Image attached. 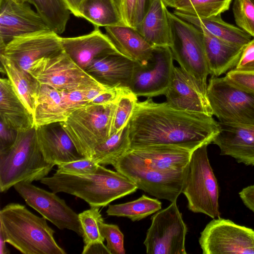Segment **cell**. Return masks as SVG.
<instances>
[{
	"mask_svg": "<svg viewBox=\"0 0 254 254\" xmlns=\"http://www.w3.org/2000/svg\"><path fill=\"white\" fill-rule=\"evenodd\" d=\"M130 146L170 145L193 152L219 131L213 116L176 109L151 98L136 103L128 122Z\"/></svg>",
	"mask_w": 254,
	"mask_h": 254,
	"instance_id": "6da1fadb",
	"label": "cell"
},
{
	"mask_svg": "<svg viewBox=\"0 0 254 254\" xmlns=\"http://www.w3.org/2000/svg\"><path fill=\"white\" fill-rule=\"evenodd\" d=\"M53 192L66 193L86 201L90 207H101L135 192L137 186L118 171L98 165L97 170L83 175L58 173L40 180Z\"/></svg>",
	"mask_w": 254,
	"mask_h": 254,
	"instance_id": "7a4b0ae2",
	"label": "cell"
},
{
	"mask_svg": "<svg viewBox=\"0 0 254 254\" xmlns=\"http://www.w3.org/2000/svg\"><path fill=\"white\" fill-rule=\"evenodd\" d=\"M0 232L6 243L24 254H65L46 219L25 205L10 203L0 211Z\"/></svg>",
	"mask_w": 254,
	"mask_h": 254,
	"instance_id": "3957f363",
	"label": "cell"
},
{
	"mask_svg": "<svg viewBox=\"0 0 254 254\" xmlns=\"http://www.w3.org/2000/svg\"><path fill=\"white\" fill-rule=\"evenodd\" d=\"M54 166L44 158L35 127L18 132L14 144L0 152V191L6 192L19 182L40 181Z\"/></svg>",
	"mask_w": 254,
	"mask_h": 254,
	"instance_id": "277c9868",
	"label": "cell"
},
{
	"mask_svg": "<svg viewBox=\"0 0 254 254\" xmlns=\"http://www.w3.org/2000/svg\"><path fill=\"white\" fill-rule=\"evenodd\" d=\"M117 102L82 105L71 111L60 123L78 152L86 158H91L95 148L110 137Z\"/></svg>",
	"mask_w": 254,
	"mask_h": 254,
	"instance_id": "5b68a950",
	"label": "cell"
},
{
	"mask_svg": "<svg viewBox=\"0 0 254 254\" xmlns=\"http://www.w3.org/2000/svg\"><path fill=\"white\" fill-rule=\"evenodd\" d=\"M205 144L195 149L190 158L182 192L189 209L212 219L220 217L219 186L211 166Z\"/></svg>",
	"mask_w": 254,
	"mask_h": 254,
	"instance_id": "8992f818",
	"label": "cell"
},
{
	"mask_svg": "<svg viewBox=\"0 0 254 254\" xmlns=\"http://www.w3.org/2000/svg\"><path fill=\"white\" fill-rule=\"evenodd\" d=\"M133 182L138 189L157 198L177 201L182 193L188 169L182 172L158 170L127 151L113 165Z\"/></svg>",
	"mask_w": 254,
	"mask_h": 254,
	"instance_id": "52a82bcc",
	"label": "cell"
},
{
	"mask_svg": "<svg viewBox=\"0 0 254 254\" xmlns=\"http://www.w3.org/2000/svg\"><path fill=\"white\" fill-rule=\"evenodd\" d=\"M167 15L172 34L170 48L174 60L207 91L209 73L201 30L168 10Z\"/></svg>",
	"mask_w": 254,
	"mask_h": 254,
	"instance_id": "ba28073f",
	"label": "cell"
},
{
	"mask_svg": "<svg viewBox=\"0 0 254 254\" xmlns=\"http://www.w3.org/2000/svg\"><path fill=\"white\" fill-rule=\"evenodd\" d=\"M41 85L60 91L108 88L75 63L63 51L35 61L28 71Z\"/></svg>",
	"mask_w": 254,
	"mask_h": 254,
	"instance_id": "9c48e42d",
	"label": "cell"
},
{
	"mask_svg": "<svg viewBox=\"0 0 254 254\" xmlns=\"http://www.w3.org/2000/svg\"><path fill=\"white\" fill-rule=\"evenodd\" d=\"M207 97L213 114L222 123L254 125V93L225 76H211Z\"/></svg>",
	"mask_w": 254,
	"mask_h": 254,
	"instance_id": "30bf717a",
	"label": "cell"
},
{
	"mask_svg": "<svg viewBox=\"0 0 254 254\" xmlns=\"http://www.w3.org/2000/svg\"><path fill=\"white\" fill-rule=\"evenodd\" d=\"M144 245L148 254H186L187 226L177 201L151 217Z\"/></svg>",
	"mask_w": 254,
	"mask_h": 254,
	"instance_id": "8fae6325",
	"label": "cell"
},
{
	"mask_svg": "<svg viewBox=\"0 0 254 254\" xmlns=\"http://www.w3.org/2000/svg\"><path fill=\"white\" fill-rule=\"evenodd\" d=\"M199 243L203 254H254V230L220 217L206 225Z\"/></svg>",
	"mask_w": 254,
	"mask_h": 254,
	"instance_id": "7c38bea8",
	"label": "cell"
},
{
	"mask_svg": "<svg viewBox=\"0 0 254 254\" xmlns=\"http://www.w3.org/2000/svg\"><path fill=\"white\" fill-rule=\"evenodd\" d=\"M13 188L26 203L60 230L67 229L83 236L77 214L56 193L38 188L31 183L19 182Z\"/></svg>",
	"mask_w": 254,
	"mask_h": 254,
	"instance_id": "4fadbf2b",
	"label": "cell"
},
{
	"mask_svg": "<svg viewBox=\"0 0 254 254\" xmlns=\"http://www.w3.org/2000/svg\"><path fill=\"white\" fill-rule=\"evenodd\" d=\"M174 59L169 47H154L152 59L136 67L130 90L137 97L151 98L164 95L173 74Z\"/></svg>",
	"mask_w": 254,
	"mask_h": 254,
	"instance_id": "5bb4252c",
	"label": "cell"
},
{
	"mask_svg": "<svg viewBox=\"0 0 254 254\" xmlns=\"http://www.w3.org/2000/svg\"><path fill=\"white\" fill-rule=\"evenodd\" d=\"M60 38L59 35L52 30L15 37L0 47V55L28 71L37 60L63 51Z\"/></svg>",
	"mask_w": 254,
	"mask_h": 254,
	"instance_id": "9a60e30c",
	"label": "cell"
},
{
	"mask_svg": "<svg viewBox=\"0 0 254 254\" xmlns=\"http://www.w3.org/2000/svg\"><path fill=\"white\" fill-rule=\"evenodd\" d=\"M49 30L42 17L27 3L0 0V47L15 37Z\"/></svg>",
	"mask_w": 254,
	"mask_h": 254,
	"instance_id": "2e32d148",
	"label": "cell"
},
{
	"mask_svg": "<svg viewBox=\"0 0 254 254\" xmlns=\"http://www.w3.org/2000/svg\"><path fill=\"white\" fill-rule=\"evenodd\" d=\"M206 92L191 75L181 67L175 66L164 95L167 103L176 109L213 116Z\"/></svg>",
	"mask_w": 254,
	"mask_h": 254,
	"instance_id": "e0dca14e",
	"label": "cell"
},
{
	"mask_svg": "<svg viewBox=\"0 0 254 254\" xmlns=\"http://www.w3.org/2000/svg\"><path fill=\"white\" fill-rule=\"evenodd\" d=\"M99 28L95 27L91 32L84 35L60 38L63 51L84 70L95 59L111 55H122Z\"/></svg>",
	"mask_w": 254,
	"mask_h": 254,
	"instance_id": "ac0fdd59",
	"label": "cell"
},
{
	"mask_svg": "<svg viewBox=\"0 0 254 254\" xmlns=\"http://www.w3.org/2000/svg\"><path fill=\"white\" fill-rule=\"evenodd\" d=\"M219 125V132L212 143L219 147L220 155L230 156L239 163L254 166V125L220 122Z\"/></svg>",
	"mask_w": 254,
	"mask_h": 254,
	"instance_id": "d6986e66",
	"label": "cell"
},
{
	"mask_svg": "<svg viewBox=\"0 0 254 254\" xmlns=\"http://www.w3.org/2000/svg\"><path fill=\"white\" fill-rule=\"evenodd\" d=\"M36 128L40 148L49 163L58 166L86 158L78 152L60 122Z\"/></svg>",
	"mask_w": 254,
	"mask_h": 254,
	"instance_id": "ffe728a7",
	"label": "cell"
},
{
	"mask_svg": "<svg viewBox=\"0 0 254 254\" xmlns=\"http://www.w3.org/2000/svg\"><path fill=\"white\" fill-rule=\"evenodd\" d=\"M139 64L122 55H111L94 60L85 70L108 87L129 88Z\"/></svg>",
	"mask_w": 254,
	"mask_h": 254,
	"instance_id": "44dd1931",
	"label": "cell"
},
{
	"mask_svg": "<svg viewBox=\"0 0 254 254\" xmlns=\"http://www.w3.org/2000/svg\"><path fill=\"white\" fill-rule=\"evenodd\" d=\"M147 165L161 170L186 171L192 152L170 145H147L130 147L127 151Z\"/></svg>",
	"mask_w": 254,
	"mask_h": 254,
	"instance_id": "7402d4cb",
	"label": "cell"
},
{
	"mask_svg": "<svg viewBox=\"0 0 254 254\" xmlns=\"http://www.w3.org/2000/svg\"><path fill=\"white\" fill-rule=\"evenodd\" d=\"M168 9L162 0H148L136 30L152 47H170L172 34Z\"/></svg>",
	"mask_w": 254,
	"mask_h": 254,
	"instance_id": "603a6c76",
	"label": "cell"
},
{
	"mask_svg": "<svg viewBox=\"0 0 254 254\" xmlns=\"http://www.w3.org/2000/svg\"><path fill=\"white\" fill-rule=\"evenodd\" d=\"M201 30L209 74L219 77L234 69L240 60L244 46L228 43L204 30Z\"/></svg>",
	"mask_w": 254,
	"mask_h": 254,
	"instance_id": "cb8c5ba5",
	"label": "cell"
},
{
	"mask_svg": "<svg viewBox=\"0 0 254 254\" xmlns=\"http://www.w3.org/2000/svg\"><path fill=\"white\" fill-rule=\"evenodd\" d=\"M105 29L106 35L123 56L142 65L147 64L152 59L154 47L135 28L114 25L105 27Z\"/></svg>",
	"mask_w": 254,
	"mask_h": 254,
	"instance_id": "d4e9b609",
	"label": "cell"
},
{
	"mask_svg": "<svg viewBox=\"0 0 254 254\" xmlns=\"http://www.w3.org/2000/svg\"><path fill=\"white\" fill-rule=\"evenodd\" d=\"M0 121L17 132L34 127L33 115L14 91L7 78L0 79Z\"/></svg>",
	"mask_w": 254,
	"mask_h": 254,
	"instance_id": "484cf974",
	"label": "cell"
},
{
	"mask_svg": "<svg viewBox=\"0 0 254 254\" xmlns=\"http://www.w3.org/2000/svg\"><path fill=\"white\" fill-rule=\"evenodd\" d=\"M173 13L200 30H204L214 36L228 43L243 46L252 40V36L246 32L223 21L221 17V14L208 18H199L175 9Z\"/></svg>",
	"mask_w": 254,
	"mask_h": 254,
	"instance_id": "4316f807",
	"label": "cell"
},
{
	"mask_svg": "<svg viewBox=\"0 0 254 254\" xmlns=\"http://www.w3.org/2000/svg\"><path fill=\"white\" fill-rule=\"evenodd\" d=\"M0 62L14 91L33 116L41 84L28 71L2 55H0Z\"/></svg>",
	"mask_w": 254,
	"mask_h": 254,
	"instance_id": "83f0119b",
	"label": "cell"
},
{
	"mask_svg": "<svg viewBox=\"0 0 254 254\" xmlns=\"http://www.w3.org/2000/svg\"><path fill=\"white\" fill-rule=\"evenodd\" d=\"M68 115L61 92L49 86L41 85L33 114L35 127L64 122Z\"/></svg>",
	"mask_w": 254,
	"mask_h": 254,
	"instance_id": "f1b7e54d",
	"label": "cell"
},
{
	"mask_svg": "<svg viewBox=\"0 0 254 254\" xmlns=\"http://www.w3.org/2000/svg\"><path fill=\"white\" fill-rule=\"evenodd\" d=\"M79 13L94 27L124 25L114 0H83Z\"/></svg>",
	"mask_w": 254,
	"mask_h": 254,
	"instance_id": "f546056e",
	"label": "cell"
},
{
	"mask_svg": "<svg viewBox=\"0 0 254 254\" xmlns=\"http://www.w3.org/2000/svg\"><path fill=\"white\" fill-rule=\"evenodd\" d=\"M128 124L94 150L91 157L97 164L113 165L130 148Z\"/></svg>",
	"mask_w": 254,
	"mask_h": 254,
	"instance_id": "4dcf8cb0",
	"label": "cell"
},
{
	"mask_svg": "<svg viewBox=\"0 0 254 254\" xmlns=\"http://www.w3.org/2000/svg\"><path fill=\"white\" fill-rule=\"evenodd\" d=\"M162 203L157 199L142 195L138 199L118 204H110L106 211L109 216L125 217L138 221L160 210Z\"/></svg>",
	"mask_w": 254,
	"mask_h": 254,
	"instance_id": "1f68e13d",
	"label": "cell"
},
{
	"mask_svg": "<svg viewBox=\"0 0 254 254\" xmlns=\"http://www.w3.org/2000/svg\"><path fill=\"white\" fill-rule=\"evenodd\" d=\"M50 29L58 35L65 31L70 11L63 0H30Z\"/></svg>",
	"mask_w": 254,
	"mask_h": 254,
	"instance_id": "d6a6232c",
	"label": "cell"
},
{
	"mask_svg": "<svg viewBox=\"0 0 254 254\" xmlns=\"http://www.w3.org/2000/svg\"><path fill=\"white\" fill-rule=\"evenodd\" d=\"M232 0H179L173 8L187 14L208 18L229 9Z\"/></svg>",
	"mask_w": 254,
	"mask_h": 254,
	"instance_id": "836d02e7",
	"label": "cell"
},
{
	"mask_svg": "<svg viewBox=\"0 0 254 254\" xmlns=\"http://www.w3.org/2000/svg\"><path fill=\"white\" fill-rule=\"evenodd\" d=\"M137 97L129 88L125 89L116 103L111 122L110 136L128 124L138 101Z\"/></svg>",
	"mask_w": 254,
	"mask_h": 254,
	"instance_id": "e575fe53",
	"label": "cell"
},
{
	"mask_svg": "<svg viewBox=\"0 0 254 254\" xmlns=\"http://www.w3.org/2000/svg\"><path fill=\"white\" fill-rule=\"evenodd\" d=\"M78 217L83 231V247L94 243H103L105 239L99 227L100 221L103 219L99 208L91 207L78 214Z\"/></svg>",
	"mask_w": 254,
	"mask_h": 254,
	"instance_id": "d590c367",
	"label": "cell"
},
{
	"mask_svg": "<svg viewBox=\"0 0 254 254\" xmlns=\"http://www.w3.org/2000/svg\"><path fill=\"white\" fill-rule=\"evenodd\" d=\"M233 12L237 25L254 38V4L251 0H234Z\"/></svg>",
	"mask_w": 254,
	"mask_h": 254,
	"instance_id": "8d00e7d4",
	"label": "cell"
},
{
	"mask_svg": "<svg viewBox=\"0 0 254 254\" xmlns=\"http://www.w3.org/2000/svg\"><path fill=\"white\" fill-rule=\"evenodd\" d=\"M102 236L107 241L106 247L110 254H125L124 235L118 225L104 223L102 220L99 223Z\"/></svg>",
	"mask_w": 254,
	"mask_h": 254,
	"instance_id": "74e56055",
	"label": "cell"
},
{
	"mask_svg": "<svg viewBox=\"0 0 254 254\" xmlns=\"http://www.w3.org/2000/svg\"><path fill=\"white\" fill-rule=\"evenodd\" d=\"M91 158H84L80 160L63 163L58 165L56 172L75 175H83L95 172L98 167Z\"/></svg>",
	"mask_w": 254,
	"mask_h": 254,
	"instance_id": "f35d334b",
	"label": "cell"
},
{
	"mask_svg": "<svg viewBox=\"0 0 254 254\" xmlns=\"http://www.w3.org/2000/svg\"><path fill=\"white\" fill-rule=\"evenodd\" d=\"M124 25L136 29L137 0H114Z\"/></svg>",
	"mask_w": 254,
	"mask_h": 254,
	"instance_id": "ab89813d",
	"label": "cell"
},
{
	"mask_svg": "<svg viewBox=\"0 0 254 254\" xmlns=\"http://www.w3.org/2000/svg\"><path fill=\"white\" fill-rule=\"evenodd\" d=\"M225 77L237 86L254 93V72L231 70Z\"/></svg>",
	"mask_w": 254,
	"mask_h": 254,
	"instance_id": "60d3db41",
	"label": "cell"
},
{
	"mask_svg": "<svg viewBox=\"0 0 254 254\" xmlns=\"http://www.w3.org/2000/svg\"><path fill=\"white\" fill-rule=\"evenodd\" d=\"M234 70L254 72V38L244 47L240 60Z\"/></svg>",
	"mask_w": 254,
	"mask_h": 254,
	"instance_id": "b9f144b4",
	"label": "cell"
},
{
	"mask_svg": "<svg viewBox=\"0 0 254 254\" xmlns=\"http://www.w3.org/2000/svg\"><path fill=\"white\" fill-rule=\"evenodd\" d=\"M61 92L64 104L69 114L74 109L88 104L84 95V90Z\"/></svg>",
	"mask_w": 254,
	"mask_h": 254,
	"instance_id": "7bdbcfd3",
	"label": "cell"
},
{
	"mask_svg": "<svg viewBox=\"0 0 254 254\" xmlns=\"http://www.w3.org/2000/svg\"><path fill=\"white\" fill-rule=\"evenodd\" d=\"M126 88L113 87L102 90L89 104L106 105L117 102Z\"/></svg>",
	"mask_w": 254,
	"mask_h": 254,
	"instance_id": "ee69618b",
	"label": "cell"
},
{
	"mask_svg": "<svg viewBox=\"0 0 254 254\" xmlns=\"http://www.w3.org/2000/svg\"><path fill=\"white\" fill-rule=\"evenodd\" d=\"M18 132L0 122V152L10 148L15 142Z\"/></svg>",
	"mask_w": 254,
	"mask_h": 254,
	"instance_id": "f6af8a7d",
	"label": "cell"
},
{
	"mask_svg": "<svg viewBox=\"0 0 254 254\" xmlns=\"http://www.w3.org/2000/svg\"><path fill=\"white\" fill-rule=\"evenodd\" d=\"M239 195L244 205L254 213V185L243 189Z\"/></svg>",
	"mask_w": 254,
	"mask_h": 254,
	"instance_id": "bcb514c9",
	"label": "cell"
},
{
	"mask_svg": "<svg viewBox=\"0 0 254 254\" xmlns=\"http://www.w3.org/2000/svg\"><path fill=\"white\" fill-rule=\"evenodd\" d=\"M82 254H107L110 252L103 243H97L91 244L87 247H83Z\"/></svg>",
	"mask_w": 254,
	"mask_h": 254,
	"instance_id": "7dc6e473",
	"label": "cell"
},
{
	"mask_svg": "<svg viewBox=\"0 0 254 254\" xmlns=\"http://www.w3.org/2000/svg\"><path fill=\"white\" fill-rule=\"evenodd\" d=\"M70 13L80 17L79 8L83 0H63Z\"/></svg>",
	"mask_w": 254,
	"mask_h": 254,
	"instance_id": "c3c4849f",
	"label": "cell"
},
{
	"mask_svg": "<svg viewBox=\"0 0 254 254\" xmlns=\"http://www.w3.org/2000/svg\"><path fill=\"white\" fill-rule=\"evenodd\" d=\"M147 1L148 0H137L136 26L141 21L143 16L146 10Z\"/></svg>",
	"mask_w": 254,
	"mask_h": 254,
	"instance_id": "681fc988",
	"label": "cell"
},
{
	"mask_svg": "<svg viewBox=\"0 0 254 254\" xmlns=\"http://www.w3.org/2000/svg\"><path fill=\"white\" fill-rule=\"evenodd\" d=\"M6 241L2 233L0 232V254H9V250L6 246Z\"/></svg>",
	"mask_w": 254,
	"mask_h": 254,
	"instance_id": "f907efd6",
	"label": "cell"
},
{
	"mask_svg": "<svg viewBox=\"0 0 254 254\" xmlns=\"http://www.w3.org/2000/svg\"><path fill=\"white\" fill-rule=\"evenodd\" d=\"M165 5L173 8L175 3L179 0H162Z\"/></svg>",
	"mask_w": 254,
	"mask_h": 254,
	"instance_id": "816d5d0a",
	"label": "cell"
},
{
	"mask_svg": "<svg viewBox=\"0 0 254 254\" xmlns=\"http://www.w3.org/2000/svg\"><path fill=\"white\" fill-rule=\"evenodd\" d=\"M19 2L30 3V0H15Z\"/></svg>",
	"mask_w": 254,
	"mask_h": 254,
	"instance_id": "f5cc1de1",
	"label": "cell"
},
{
	"mask_svg": "<svg viewBox=\"0 0 254 254\" xmlns=\"http://www.w3.org/2000/svg\"><path fill=\"white\" fill-rule=\"evenodd\" d=\"M253 3L254 4V0H251Z\"/></svg>",
	"mask_w": 254,
	"mask_h": 254,
	"instance_id": "db71d44e",
	"label": "cell"
}]
</instances>
